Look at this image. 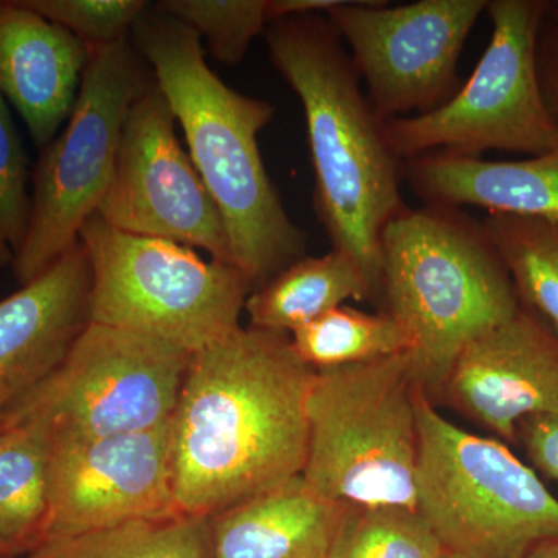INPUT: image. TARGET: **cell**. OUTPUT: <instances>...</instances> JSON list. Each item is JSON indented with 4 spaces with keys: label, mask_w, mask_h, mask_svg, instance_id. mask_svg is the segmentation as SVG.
Listing matches in <instances>:
<instances>
[{
    "label": "cell",
    "mask_w": 558,
    "mask_h": 558,
    "mask_svg": "<svg viewBox=\"0 0 558 558\" xmlns=\"http://www.w3.org/2000/svg\"><path fill=\"white\" fill-rule=\"evenodd\" d=\"M312 376L290 336L252 326L191 355L170 421L182 515L209 519L303 473Z\"/></svg>",
    "instance_id": "cell-1"
},
{
    "label": "cell",
    "mask_w": 558,
    "mask_h": 558,
    "mask_svg": "<svg viewBox=\"0 0 558 558\" xmlns=\"http://www.w3.org/2000/svg\"><path fill=\"white\" fill-rule=\"evenodd\" d=\"M130 39L185 132L191 160L222 216L234 266L253 290L260 288L306 256L307 244L260 157L258 135L274 120V106L227 86L208 68L199 36L153 7Z\"/></svg>",
    "instance_id": "cell-2"
},
{
    "label": "cell",
    "mask_w": 558,
    "mask_h": 558,
    "mask_svg": "<svg viewBox=\"0 0 558 558\" xmlns=\"http://www.w3.org/2000/svg\"><path fill=\"white\" fill-rule=\"evenodd\" d=\"M264 38L271 64L303 106L319 223L332 250L359 264L374 299H380V236L407 207L403 163L385 142L354 61L328 16L271 22Z\"/></svg>",
    "instance_id": "cell-3"
},
{
    "label": "cell",
    "mask_w": 558,
    "mask_h": 558,
    "mask_svg": "<svg viewBox=\"0 0 558 558\" xmlns=\"http://www.w3.org/2000/svg\"><path fill=\"white\" fill-rule=\"evenodd\" d=\"M380 299L409 333L414 376L433 402L461 352L521 307L484 223L427 205L403 208L385 227Z\"/></svg>",
    "instance_id": "cell-4"
},
{
    "label": "cell",
    "mask_w": 558,
    "mask_h": 558,
    "mask_svg": "<svg viewBox=\"0 0 558 558\" xmlns=\"http://www.w3.org/2000/svg\"><path fill=\"white\" fill-rule=\"evenodd\" d=\"M421 388L409 352L314 371L303 480L336 505L416 510Z\"/></svg>",
    "instance_id": "cell-5"
},
{
    "label": "cell",
    "mask_w": 558,
    "mask_h": 558,
    "mask_svg": "<svg viewBox=\"0 0 558 558\" xmlns=\"http://www.w3.org/2000/svg\"><path fill=\"white\" fill-rule=\"evenodd\" d=\"M416 512L444 550L526 558L558 537V499L499 439L459 428L417 395Z\"/></svg>",
    "instance_id": "cell-6"
},
{
    "label": "cell",
    "mask_w": 558,
    "mask_h": 558,
    "mask_svg": "<svg viewBox=\"0 0 558 558\" xmlns=\"http://www.w3.org/2000/svg\"><path fill=\"white\" fill-rule=\"evenodd\" d=\"M90 266L89 323L167 341L191 355L241 328L252 284L238 267L138 236L94 215L80 231Z\"/></svg>",
    "instance_id": "cell-7"
},
{
    "label": "cell",
    "mask_w": 558,
    "mask_h": 558,
    "mask_svg": "<svg viewBox=\"0 0 558 558\" xmlns=\"http://www.w3.org/2000/svg\"><path fill=\"white\" fill-rule=\"evenodd\" d=\"M153 80L130 38L90 49L68 123L32 172L31 229L13 264L21 286L78 244L109 189L131 106Z\"/></svg>",
    "instance_id": "cell-8"
},
{
    "label": "cell",
    "mask_w": 558,
    "mask_h": 558,
    "mask_svg": "<svg viewBox=\"0 0 558 558\" xmlns=\"http://www.w3.org/2000/svg\"><path fill=\"white\" fill-rule=\"evenodd\" d=\"M191 360L174 344L89 323L49 376L5 410L50 442L145 432L170 421Z\"/></svg>",
    "instance_id": "cell-9"
},
{
    "label": "cell",
    "mask_w": 558,
    "mask_h": 558,
    "mask_svg": "<svg viewBox=\"0 0 558 558\" xmlns=\"http://www.w3.org/2000/svg\"><path fill=\"white\" fill-rule=\"evenodd\" d=\"M545 0H488L492 38L486 51L446 105L422 116L381 123L400 161L433 150L481 157L512 150L535 157L558 149L535 62V36Z\"/></svg>",
    "instance_id": "cell-10"
},
{
    "label": "cell",
    "mask_w": 558,
    "mask_h": 558,
    "mask_svg": "<svg viewBox=\"0 0 558 558\" xmlns=\"http://www.w3.org/2000/svg\"><path fill=\"white\" fill-rule=\"evenodd\" d=\"M488 0H418L389 7L381 0H348L330 10L368 87L374 116L385 121L440 108L461 87L458 62Z\"/></svg>",
    "instance_id": "cell-11"
},
{
    "label": "cell",
    "mask_w": 558,
    "mask_h": 558,
    "mask_svg": "<svg viewBox=\"0 0 558 558\" xmlns=\"http://www.w3.org/2000/svg\"><path fill=\"white\" fill-rule=\"evenodd\" d=\"M175 124L153 80L124 121L116 171L97 216L126 233L201 248L234 266L222 216L180 145Z\"/></svg>",
    "instance_id": "cell-12"
},
{
    "label": "cell",
    "mask_w": 558,
    "mask_h": 558,
    "mask_svg": "<svg viewBox=\"0 0 558 558\" xmlns=\"http://www.w3.org/2000/svg\"><path fill=\"white\" fill-rule=\"evenodd\" d=\"M170 421L108 438L49 440L47 538L182 515L172 488Z\"/></svg>",
    "instance_id": "cell-13"
},
{
    "label": "cell",
    "mask_w": 558,
    "mask_h": 558,
    "mask_svg": "<svg viewBox=\"0 0 558 558\" xmlns=\"http://www.w3.org/2000/svg\"><path fill=\"white\" fill-rule=\"evenodd\" d=\"M439 399L498 439L519 444L523 418L558 411V336L523 306L473 340Z\"/></svg>",
    "instance_id": "cell-14"
},
{
    "label": "cell",
    "mask_w": 558,
    "mask_h": 558,
    "mask_svg": "<svg viewBox=\"0 0 558 558\" xmlns=\"http://www.w3.org/2000/svg\"><path fill=\"white\" fill-rule=\"evenodd\" d=\"M90 282L78 241L49 270L0 300V410L46 379L89 325Z\"/></svg>",
    "instance_id": "cell-15"
},
{
    "label": "cell",
    "mask_w": 558,
    "mask_h": 558,
    "mask_svg": "<svg viewBox=\"0 0 558 558\" xmlns=\"http://www.w3.org/2000/svg\"><path fill=\"white\" fill-rule=\"evenodd\" d=\"M89 57L86 44L22 0H0V95L39 150L68 123Z\"/></svg>",
    "instance_id": "cell-16"
},
{
    "label": "cell",
    "mask_w": 558,
    "mask_h": 558,
    "mask_svg": "<svg viewBox=\"0 0 558 558\" xmlns=\"http://www.w3.org/2000/svg\"><path fill=\"white\" fill-rule=\"evenodd\" d=\"M402 172L427 207L472 205L558 223V149L519 161L433 150L403 161Z\"/></svg>",
    "instance_id": "cell-17"
},
{
    "label": "cell",
    "mask_w": 558,
    "mask_h": 558,
    "mask_svg": "<svg viewBox=\"0 0 558 558\" xmlns=\"http://www.w3.org/2000/svg\"><path fill=\"white\" fill-rule=\"evenodd\" d=\"M343 506L303 476L208 519V558H326Z\"/></svg>",
    "instance_id": "cell-18"
},
{
    "label": "cell",
    "mask_w": 558,
    "mask_h": 558,
    "mask_svg": "<svg viewBox=\"0 0 558 558\" xmlns=\"http://www.w3.org/2000/svg\"><path fill=\"white\" fill-rule=\"evenodd\" d=\"M373 296L368 279L347 253L303 256L253 290L245 301L252 328L290 333L344 306ZM374 299V296H373Z\"/></svg>",
    "instance_id": "cell-19"
},
{
    "label": "cell",
    "mask_w": 558,
    "mask_h": 558,
    "mask_svg": "<svg viewBox=\"0 0 558 558\" xmlns=\"http://www.w3.org/2000/svg\"><path fill=\"white\" fill-rule=\"evenodd\" d=\"M50 442L39 425L3 413L0 433V553L22 558L49 529Z\"/></svg>",
    "instance_id": "cell-20"
},
{
    "label": "cell",
    "mask_w": 558,
    "mask_h": 558,
    "mask_svg": "<svg viewBox=\"0 0 558 558\" xmlns=\"http://www.w3.org/2000/svg\"><path fill=\"white\" fill-rule=\"evenodd\" d=\"M22 558H208V519L179 515L47 538Z\"/></svg>",
    "instance_id": "cell-21"
},
{
    "label": "cell",
    "mask_w": 558,
    "mask_h": 558,
    "mask_svg": "<svg viewBox=\"0 0 558 558\" xmlns=\"http://www.w3.org/2000/svg\"><path fill=\"white\" fill-rule=\"evenodd\" d=\"M483 223L521 306L558 336V223L508 215H488Z\"/></svg>",
    "instance_id": "cell-22"
},
{
    "label": "cell",
    "mask_w": 558,
    "mask_h": 558,
    "mask_svg": "<svg viewBox=\"0 0 558 558\" xmlns=\"http://www.w3.org/2000/svg\"><path fill=\"white\" fill-rule=\"evenodd\" d=\"M293 351L314 371L411 352L409 333L387 312L340 306L290 333Z\"/></svg>",
    "instance_id": "cell-23"
},
{
    "label": "cell",
    "mask_w": 558,
    "mask_h": 558,
    "mask_svg": "<svg viewBox=\"0 0 558 558\" xmlns=\"http://www.w3.org/2000/svg\"><path fill=\"white\" fill-rule=\"evenodd\" d=\"M442 550L416 510L343 506L326 558H436Z\"/></svg>",
    "instance_id": "cell-24"
},
{
    "label": "cell",
    "mask_w": 558,
    "mask_h": 558,
    "mask_svg": "<svg viewBox=\"0 0 558 558\" xmlns=\"http://www.w3.org/2000/svg\"><path fill=\"white\" fill-rule=\"evenodd\" d=\"M153 9L207 40L211 57L227 65L240 64L269 25L267 0H161Z\"/></svg>",
    "instance_id": "cell-25"
},
{
    "label": "cell",
    "mask_w": 558,
    "mask_h": 558,
    "mask_svg": "<svg viewBox=\"0 0 558 558\" xmlns=\"http://www.w3.org/2000/svg\"><path fill=\"white\" fill-rule=\"evenodd\" d=\"M31 163L0 95V269L13 267L27 240L32 219Z\"/></svg>",
    "instance_id": "cell-26"
},
{
    "label": "cell",
    "mask_w": 558,
    "mask_h": 558,
    "mask_svg": "<svg viewBox=\"0 0 558 558\" xmlns=\"http://www.w3.org/2000/svg\"><path fill=\"white\" fill-rule=\"evenodd\" d=\"M53 24L72 33L89 49L130 38L132 27L148 10L145 0H22Z\"/></svg>",
    "instance_id": "cell-27"
},
{
    "label": "cell",
    "mask_w": 558,
    "mask_h": 558,
    "mask_svg": "<svg viewBox=\"0 0 558 558\" xmlns=\"http://www.w3.org/2000/svg\"><path fill=\"white\" fill-rule=\"evenodd\" d=\"M539 89L558 131V0H545L535 36Z\"/></svg>",
    "instance_id": "cell-28"
},
{
    "label": "cell",
    "mask_w": 558,
    "mask_h": 558,
    "mask_svg": "<svg viewBox=\"0 0 558 558\" xmlns=\"http://www.w3.org/2000/svg\"><path fill=\"white\" fill-rule=\"evenodd\" d=\"M517 440L532 465L558 483V411L523 418L517 428Z\"/></svg>",
    "instance_id": "cell-29"
},
{
    "label": "cell",
    "mask_w": 558,
    "mask_h": 558,
    "mask_svg": "<svg viewBox=\"0 0 558 558\" xmlns=\"http://www.w3.org/2000/svg\"><path fill=\"white\" fill-rule=\"evenodd\" d=\"M526 558H558V537L543 539L542 543L534 546Z\"/></svg>",
    "instance_id": "cell-30"
},
{
    "label": "cell",
    "mask_w": 558,
    "mask_h": 558,
    "mask_svg": "<svg viewBox=\"0 0 558 558\" xmlns=\"http://www.w3.org/2000/svg\"><path fill=\"white\" fill-rule=\"evenodd\" d=\"M436 558H464L461 556H458V554L449 553V550H442V553L439 554Z\"/></svg>",
    "instance_id": "cell-31"
},
{
    "label": "cell",
    "mask_w": 558,
    "mask_h": 558,
    "mask_svg": "<svg viewBox=\"0 0 558 558\" xmlns=\"http://www.w3.org/2000/svg\"><path fill=\"white\" fill-rule=\"evenodd\" d=\"M3 413H5V410H0V433H2L3 427Z\"/></svg>",
    "instance_id": "cell-32"
},
{
    "label": "cell",
    "mask_w": 558,
    "mask_h": 558,
    "mask_svg": "<svg viewBox=\"0 0 558 558\" xmlns=\"http://www.w3.org/2000/svg\"><path fill=\"white\" fill-rule=\"evenodd\" d=\"M0 558H11V557L5 556V554H3V553H0Z\"/></svg>",
    "instance_id": "cell-33"
}]
</instances>
